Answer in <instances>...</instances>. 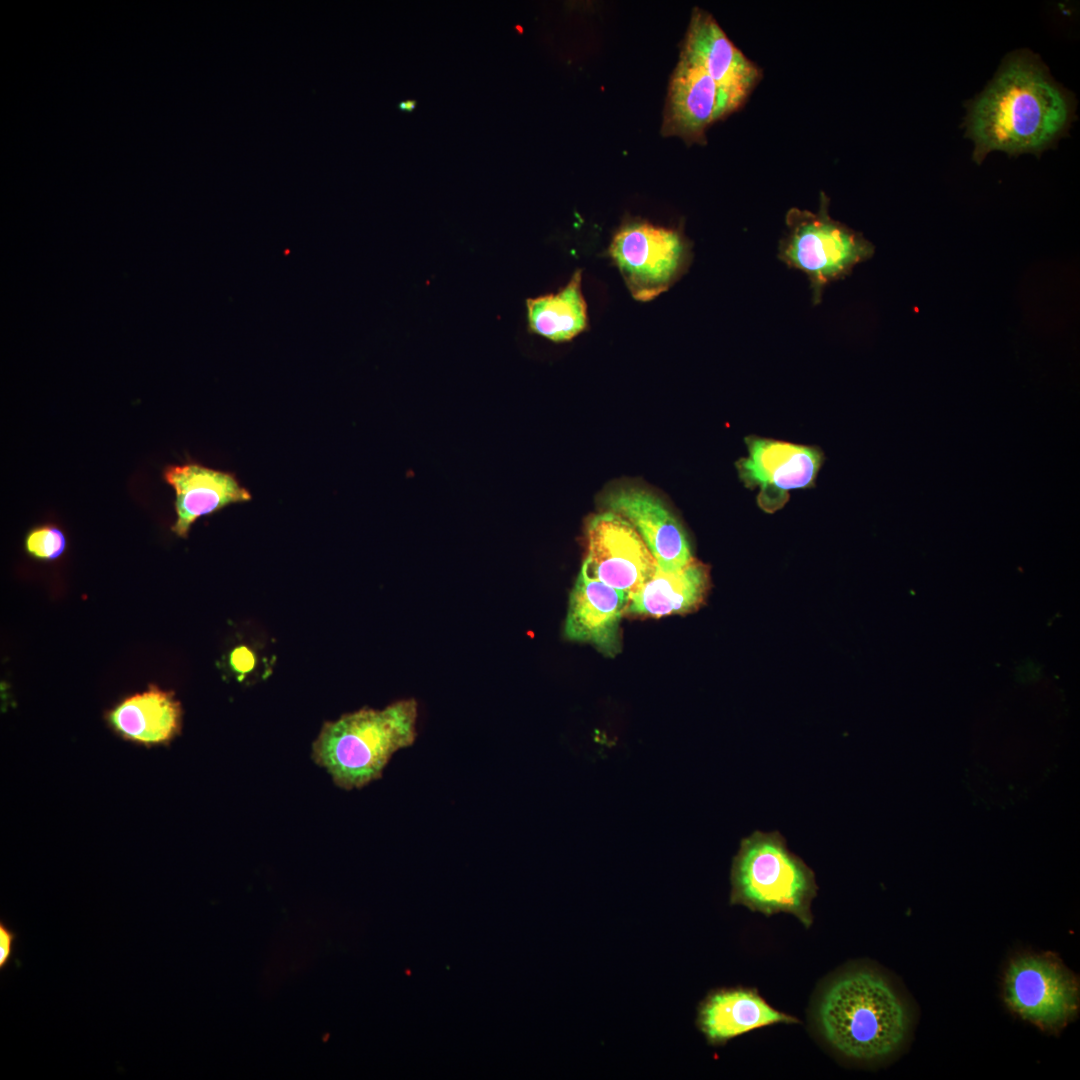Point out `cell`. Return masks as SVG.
<instances>
[{
    "instance_id": "cell-19",
    "label": "cell",
    "mask_w": 1080,
    "mask_h": 1080,
    "mask_svg": "<svg viewBox=\"0 0 1080 1080\" xmlns=\"http://www.w3.org/2000/svg\"><path fill=\"white\" fill-rule=\"evenodd\" d=\"M66 546L64 532L52 523L34 526L27 532L24 539L27 554L42 561L58 559L64 553Z\"/></svg>"
},
{
    "instance_id": "cell-20",
    "label": "cell",
    "mask_w": 1080,
    "mask_h": 1080,
    "mask_svg": "<svg viewBox=\"0 0 1080 1080\" xmlns=\"http://www.w3.org/2000/svg\"><path fill=\"white\" fill-rule=\"evenodd\" d=\"M16 939L14 931L9 929L3 922L0 923V968L6 966L13 955V944Z\"/></svg>"
},
{
    "instance_id": "cell-14",
    "label": "cell",
    "mask_w": 1080,
    "mask_h": 1080,
    "mask_svg": "<svg viewBox=\"0 0 1080 1080\" xmlns=\"http://www.w3.org/2000/svg\"><path fill=\"white\" fill-rule=\"evenodd\" d=\"M629 596L582 571L568 600L564 636L569 641L587 643L608 657L620 651V621Z\"/></svg>"
},
{
    "instance_id": "cell-11",
    "label": "cell",
    "mask_w": 1080,
    "mask_h": 1080,
    "mask_svg": "<svg viewBox=\"0 0 1080 1080\" xmlns=\"http://www.w3.org/2000/svg\"><path fill=\"white\" fill-rule=\"evenodd\" d=\"M680 54L703 67L739 109L762 77L761 69L728 38L708 12L695 8Z\"/></svg>"
},
{
    "instance_id": "cell-6",
    "label": "cell",
    "mask_w": 1080,
    "mask_h": 1080,
    "mask_svg": "<svg viewBox=\"0 0 1080 1080\" xmlns=\"http://www.w3.org/2000/svg\"><path fill=\"white\" fill-rule=\"evenodd\" d=\"M1003 999L1023 1020L1053 1034L1079 1012L1078 977L1051 953L1024 952L1012 957L1002 979Z\"/></svg>"
},
{
    "instance_id": "cell-17",
    "label": "cell",
    "mask_w": 1080,
    "mask_h": 1080,
    "mask_svg": "<svg viewBox=\"0 0 1080 1080\" xmlns=\"http://www.w3.org/2000/svg\"><path fill=\"white\" fill-rule=\"evenodd\" d=\"M181 716V706L174 694L151 686L109 711L108 722L125 739L157 745L167 743L179 733Z\"/></svg>"
},
{
    "instance_id": "cell-18",
    "label": "cell",
    "mask_w": 1080,
    "mask_h": 1080,
    "mask_svg": "<svg viewBox=\"0 0 1080 1080\" xmlns=\"http://www.w3.org/2000/svg\"><path fill=\"white\" fill-rule=\"evenodd\" d=\"M581 280L582 271L579 269L556 293L528 298L529 331L558 343L569 341L584 331L588 326V316Z\"/></svg>"
},
{
    "instance_id": "cell-16",
    "label": "cell",
    "mask_w": 1080,
    "mask_h": 1080,
    "mask_svg": "<svg viewBox=\"0 0 1080 1080\" xmlns=\"http://www.w3.org/2000/svg\"><path fill=\"white\" fill-rule=\"evenodd\" d=\"M710 584L708 567L695 559L676 571L657 565L651 579L629 598L626 613L658 618L693 612L704 603Z\"/></svg>"
},
{
    "instance_id": "cell-8",
    "label": "cell",
    "mask_w": 1080,
    "mask_h": 1080,
    "mask_svg": "<svg viewBox=\"0 0 1080 1080\" xmlns=\"http://www.w3.org/2000/svg\"><path fill=\"white\" fill-rule=\"evenodd\" d=\"M586 539L587 553L580 571L621 590L629 598L656 571V560L645 542L618 514L606 511L594 516L588 522Z\"/></svg>"
},
{
    "instance_id": "cell-3",
    "label": "cell",
    "mask_w": 1080,
    "mask_h": 1080,
    "mask_svg": "<svg viewBox=\"0 0 1080 1080\" xmlns=\"http://www.w3.org/2000/svg\"><path fill=\"white\" fill-rule=\"evenodd\" d=\"M417 720L418 703L413 698L344 714L323 725L312 758L338 787L362 788L382 776L394 753L413 745Z\"/></svg>"
},
{
    "instance_id": "cell-2",
    "label": "cell",
    "mask_w": 1080,
    "mask_h": 1080,
    "mask_svg": "<svg viewBox=\"0 0 1080 1080\" xmlns=\"http://www.w3.org/2000/svg\"><path fill=\"white\" fill-rule=\"evenodd\" d=\"M818 1023L826 1041L859 1061L887 1058L906 1042L910 1008L880 972L859 968L839 976L822 995Z\"/></svg>"
},
{
    "instance_id": "cell-4",
    "label": "cell",
    "mask_w": 1080,
    "mask_h": 1080,
    "mask_svg": "<svg viewBox=\"0 0 1080 1080\" xmlns=\"http://www.w3.org/2000/svg\"><path fill=\"white\" fill-rule=\"evenodd\" d=\"M730 904L771 916L794 915L805 927L813 922L811 904L818 885L813 870L787 847L777 830H756L741 839L730 869Z\"/></svg>"
},
{
    "instance_id": "cell-1",
    "label": "cell",
    "mask_w": 1080,
    "mask_h": 1080,
    "mask_svg": "<svg viewBox=\"0 0 1080 1080\" xmlns=\"http://www.w3.org/2000/svg\"><path fill=\"white\" fill-rule=\"evenodd\" d=\"M1074 101L1029 52H1015L968 105L966 136L980 163L988 153L1040 155L1068 130Z\"/></svg>"
},
{
    "instance_id": "cell-10",
    "label": "cell",
    "mask_w": 1080,
    "mask_h": 1080,
    "mask_svg": "<svg viewBox=\"0 0 1080 1080\" xmlns=\"http://www.w3.org/2000/svg\"><path fill=\"white\" fill-rule=\"evenodd\" d=\"M736 110L707 71L680 54L669 83L663 134L704 142L706 129Z\"/></svg>"
},
{
    "instance_id": "cell-15",
    "label": "cell",
    "mask_w": 1080,
    "mask_h": 1080,
    "mask_svg": "<svg viewBox=\"0 0 1080 1080\" xmlns=\"http://www.w3.org/2000/svg\"><path fill=\"white\" fill-rule=\"evenodd\" d=\"M798 1020L771 1007L755 990L735 987L710 991L700 1002L696 1025L710 1045H724L751 1030Z\"/></svg>"
},
{
    "instance_id": "cell-13",
    "label": "cell",
    "mask_w": 1080,
    "mask_h": 1080,
    "mask_svg": "<svg viewBox=\"0 0 1080 1080\" xmlns=\"http://www.w3.org/2000/svg\"><path fill=\"white\" fill-rule=\"evenodd\" d=\"M163 480L175 492L176 520L172 532L187 538L192 524L202 516L252 499L251 493L240 484L234 473L207 467L187 460L167 465Z\"/></svg>"
},
{
    "instance_id": "cell-7",
    "label": "cell",
    "mask_w": 1080,
    "mask_h": 1080,
    "mask_svg": "<svg viewBox=\"0 0 1080 1080\" xmlns=\"http://www.w3.org/2000/svg\"><path fill=\"white\" fill-rule=\"evenodd\" d=\"M609 255L632 297L646 302L667 291L687 271L692 252L681 231L630 221L613 236Z\"/></svg>"
},
{
    "instance_id": "cell-12",
    "label": "cell",
    "mask_w": 1080,
    "mask_h": 1080,
    "mask_svg": "<svg viewBox=\"0 0 1080 1080\" xmlns=\"http://www.w3.org/2000/svg\"><path fill=\"white\" fill-rule=\"evenodd\" d=\"M604 505L636 529L661 569L680 570L694 559L683 527L653 494L623 487L610 492Z\"/></svg>"
},
{
    "instance_id": "cell-5",
    "label": "cell",
    "mask_w": 1080,
    "mask_h": 1080,
    "mask_svg": "<svg viewBox=\"0 0 1080 1080\" xmlns=\"http://www.w3.org/2000/svg\"><path fill=\"white\" fill-rule=\"evenodd\" d=\"M829 198L821 193L816 212L791 208L786 233L779 242L778 258L789 268L806 274L812 302L818 305L827 285L847 276L874 253L860 233L831 218Z\"/></svg>"
},
{
    "instance_id": "cell-9",
    "label": "cell",
    "mask_w": 1080,
    "mask_h": 1080,
    "mask_svg": "<svg viewBox=\"0 0 1080 1080\" xmlns=\"http://www.w3.org/2000/svg\"><path fill=\"white\" fill-rule=\"evenodd\" d=\"M747 456L737 462L740 479L758 488L757 503L766 513L781 509L791 490L813 486L823 463L819 448L780 440L747 437Z\"/></svg>"
},
{
    "instance_id": "cell-21",
    "label": "cell",
    "mask_w": 1080,
    "mask_h": 1080,
    "mask_svg": "<svg viewBox=\"0 0 1080 1080\" xmlns=\"http://www.w3.org/2000/svg\"><path fill=\"white\" fill-rule=\"evenodd\" d=\"M416 106L417 101L414 99L403 100L397 105L398 109L404 112H412L415 110Z\"/></svg>"
}]
</instances>
